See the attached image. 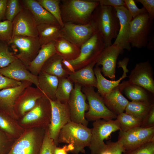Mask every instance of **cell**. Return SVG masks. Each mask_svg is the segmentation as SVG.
Wrapping results in <instances>:
<instances>
[{"label": "cell", "mask_w": 154, "mask_h": 154, "mask_svg": "<svg viewBox=\"0 0 154 154\" xmlns=\"http://www.w3.org/2000/svg\"><path fill=\"white\" fill-rule=\"evenodd\" d=\"M91 19L94 23L105 47L111 45L112 40L117 37L119 28L115 8L99 4L94 11Z\"/></svg>", "instance_id": "6da1fadb"}, {"label": "cell", "mask_w": 154, "mask_h": 154, "mask_svg": "<svg viewBox=\"0 0 154 154\" xmlns=\"http://www.w3.org/2000/svg\"><path fill=\"white\" fill-rule=\"evenodd\" d=\"M97 0H62L60 7L63 23L84 24L91 20L93 12L99 5Z\"/></svg>", "instance_id": "7a4b0ae2"}, {"label": "cell", "mask_w": 154, "mask_h": 154, "mask_svg": "<svg viewBox=\"0 0 154 154\" xmlns=\"http://www.w3.org/2000/svg\"><path fill=\"white\" fill-rule=\"evenodd\" d=\"M91 136L92 128L71 121L60 130L57 143L72 144L74 149L71 153L74 154L84 153L85 148L90 146Z\"/></svg>", "instance_id": "3957f363"}, {"label": "cell", "mask_w": 154, "mask_h": 154, "mask_svg": "<svg viewBox=\"0 0 154 154\" xmlns=\"http://www.w3.org/2000/svg\"><path fill=\"white\" fill-rule=\"evenodd\" d=\"M92 128V136L89 147L91 154H100L107 148L104 140L113 132L121 128L116 119L106 120L99 119L94 121Z\"/></svg>", "instance_id": "277c9868"}, {"label": "cell", "mask_w": 154, "mask_h": 154, "mask_svg": "<svg viewBox=\"0 0 154 154\" xmlns=\"http://www.w3.org/2000/svg\"><path fill=\"white\" fill-rule=\"evenodd\" d=\"M82 90L88 101L89 109L85 116L88 121L99 119L106 120L116 119L117 115L106 106L101 96L95 91L94 88L83 87Z\"/></svg>", "instance_id": "5b68a950"}, {"label": "cell", "mask_w": 154, "mask_h": 154, "mask_svg": "<svg viewBox=\"0 0 154 154\" xmlns=\"http://www.w3.org/2000/svg\"><path fill=\"white\" fill-rule=\"evenodd\" d=\"M105 47L100 35L97 31L81 46L78 57L68 61L75 70H78L97 60Z\"/></svg>", "instance_id": "8992f818"}, {"label": "cell", "mask_w": 154, "mask_h": 154, "mask_svg": "<svg viewBox=\"0 0 154 154\" xmlns=\"http://www.w3.org/2000/svg\"><path fill=\"white\" fill-rule=\"evenodd\" d=\"M153 20L147 13L132 19L128 38V43L131 47L141 48L147 45Z\"/></svg>", "instance_id": "52a82bcc"}, {"label": "cell", "mask_w": 154, "mask_h": 154, "mask_svg": "<svg viewBox=\"0 0 154 154\" xmlns=\"http://www.w3.org/2000/svg\"><path fill=\"white\" fill-rule=\"evenodd\" d=\"M8 43L18 49L19 52L15 56L27 67L36 56L41 47L38 37L15 36Z\"/></svg>", "instance_id": "ba28073f"}, {"label": "cell", "mask_w": 154, "mask_h": 154, "mask_svg": "<svg viewBox=\"0 0 154 154\" xmlns=\"http://www.w3.org/2000/svg\"><path fill=\"white\" fill-rule=\"evenodd\" d=\"M48 98L51 106L48 132L50 137L57 145L58 137L60 130L65 125L71 121L70 111L68 103H62L56 100H52Z\"/></svg>", "instance_id": "9c48e42d"}, {"label": "cell", "mask_w": 154, "mask_h": 154, "mask_svg": "<svg viewBox=\"0 0 154 154\" xmlns=\"http://www.w3.org/2000/svg\"><path fill=\"white\" fill-rule=\"evenodd\" d=\"M97 31L96 25L92 19L84 24L64 23L62 27V38L80 48Z\"/></svg>", "instance_id": "30bf717a"}, {"label": "cell", "mask_w": 154, "mask_h": 154, "mask_svg": "<svg viewBox=\"0 0 154 154\" xmlns=\"http://www.w3.org/2000/svg\"><path fill=\"white\" fill-rule=\"evenodd\" d=\"M153 141H154V126L148 128L137 127L126 131L120 130L117 141L125 151Z\"/></svg>", "instance_id": "8fae6325"}, {"label": "cell", "mask_w": 154, "mask_h": 154, "mask_svg": "<svg viewBox=\"0 0 154 154\" xmlns=\"http://www.w3.org/2000/svg\"><path fill=\"white\" fill-rule=\"evenodd\" d=\"M82 86L75 83L74 88L70 94L68 104L71 121L87 126L88 121L85 117V113L89 109L86 102L85 95L82 90Z\"/></svg>", "instance_id": "7c38bea8"}, {"label": "cell", "mask_w": 154, "mask_h": 154, "mask_svg": "<svg viewBox=\"0 0 154 154\" xmlns=\"http://www.w3.org/2000/svg\"><path fill=\"white\" fill-rule=\"evenodd\" d=\"M12 23V38L19 35L38 37L37 25L35 19L31 12L23 6Z\"/></svg>", "instance_id": "4fadbf2b"}, {"label": "cell", "mask_w": 154, "mask_h": 154, "mask_svg": "<svg viewBox=\"0 0 154 154\" xmlns=\"http://www.w3.org/2000/svg\"><path fill=\"white\" fill-rule=\"evenodd\" d=\"M123 51L119 46L113 43L105 47L97 59L96 65H101V72L104 76L109 78L111 80H115L117 60Z\"/></svg>", "instance_id": "5bb4252c"}, {"label": "cell", "mask_w": 154, "mask_h": 154, "mask_svg": "<svg viewBox=\"0 0 154 154\" xmlns=\"http://www.w3.org/2000/svg\"><path fill=\"white\" fill-rule=\"evenodd\" d=\"M51 116L50 103L44 94L38 100L35 107L24 116L21 123L28 124L36 121L38 123L40 126L46 128L50 124Z\"/></svg>", "instance_id": "9a60e30c"}, {"label": "cell", "mask_w": 154, "mask_h": 154, "mask_svg": "<svg viewBox=\"0 0 154 154\" xmlns=\"http://www.w3.org/2000/svg\"><path fill=\"white\" fill-rule=\"evenodd\" d=\"M153 68L148 60L137 63L131 71L127 81L137 85L154 94V80Z\"/></svg>", "instance_id": "2e32d148"}, {"label": "cell", "mask_w": 154, "mask_h": 154, "mask_svg": "<svg viewBox=\"0 0 154 154\" xmlns=\"http://www.w3.org/2000/svg\"><path fill=\"white\" fill-rule=\"evenodd\" d=\"M43 139L38 141L35 133L29 131L17 140L7 154H39Z\"/></svg>", "instance_id": "e0dca14e"}, {"label": "cell", "mask_w": 154, "mask_h": 154, "mask_svg": "<svg viewBox=\"0 0 154 154\" xmlns=\"http://www.w3.org/2000/svg\"><path fill=\"white\" fill-rule=\"evenodd\" d=\"M32 83L22 81L19 85L0 91V110L10 117L16 116L14 108L15 102L20 95Z\"/></svg>", "instance_id": "ac0fdd59"}, {"label": "cell", "mask_w": 154, "mask_h": 154, "mask_svg": "<svg viewBox=\"0 0 154 154\" xmlns=\"http://www.w3.org/2000/svg\"><path fill=\"white\" fill-rule=\"evenodd\" d=\"M0 73L16 81L30 82L39 88L38 76L32 74L17 58L7 66L0 68Z\"/></svg>", "instance_id": "d6986e66"}, {"label": "cell", "mask_w": 154, "mask_h": 154, "mask_svg": "<svg viewBox=\"0 0 154 154\" xmlns=\"http://www.w3.org/2000/svg\"><path fill=\"white\" fill-rule=\"evenodd\" d=\"M129 60L128 58L125 57L118 62L117 67H121L123 69V72L122 76L117 80H109L106 79L102 74L101 68L99 66L96 65L94 68V70L97 81L96 88L98 93L102 97L118 86L123 79L127 77V73L129 72V70L127 68V66Z\"/></svg>", "instance_id": "ffe728a7"}, {"label": "cell", "mask_w": 154, "mask_h": 154, "mask_svg": "<svg viewBox=\"0 0 154 154\" xmlns=\"http://www.w3.org/2000/svg\"><path fill=\"white\" fill-rule=\"evenodd\" d=\"M44 95L38 88L29 86L17 99L14 106L16 115L24 116L36 106L38 100Z\"/></svg>", "instance_id": "44dd1931"}, {"label": "cell", "mask_w": 154, "mask_h": 154, "mask_svg": "<svg viewBox=\"0 0 154 154\" xmlns=\"http://www.w3.org/2000/svg\"><path fill=\"white\" fill-rule=\"evenodd\" d=\"M115 8L119 21V28L114 43L119 45L123 50L129 51L131 46L128 42V35L130 23L133 18L125 6Z\"/></svg>", "instance_id": "7402d4cb"}, {"label": "cell", "mask_w": 154, "mask_h": 154, "mask_svg": "<svg viewBox=\"0 0 154 154\" xmlns=\"http://www.w3.org/2000/svg\"><path fill=\"white\" fill-rule=\"evenodd\" d=\"M119 86L122 92L131 101L146 104H153L154 94L139 86L123 81Z\"/></svg>", "instance_id": "603a6c76"}, {"label": "cell", "mask_w": 154, "mask_h": 154, "mask_svg": "<svg viewBox=\"0 0 154 154\" xmlns=\"http://www.w3.org/2000/svg\"><path fill=\"white\" fill-rule=\"evenodd\" d=\"M22 6L31 13L37 25L41 24L59 25L55 18L36 0H20Z\"/></svg>", "instance_id": "cb8c5ba5"}, {"label": "cell", "mask_w": 154, "mask_h": 154, "mask_svg": "<svg viewBox=\"0 0 154 154\" xmlns=\"http://www.w3.org/2000/svg\"><path fill=\"white\" fill-rule=\"evenodd\" d=\"M97 60L84 67L69 74L68 78L72 82L77 83L83 87L96 88L97 81L94 67Z\"/></svg>", "instance_id": "d4e9b609"}, {"label": "cell", "mask_w": 154, "mask_h": 154, "mask_svg": "<svg viewBox=\"0 0 154 154\" xmlns=\"http://www.w3.org/2000/svg\"><path fill=\"white\" fill-rule=\"evenodd\" d=\"M102 98L108 108L117 116L124 112L129 102L123 96L119 85Z\"/></svg>", "instance_id": "484cf974"}, {"label": "cell", "mask_w": 154, "mask_h": 154, "mask_svg": "<svg viewBox=\"0 0 154 154\" xmlns=\"http://www.w3.org/2000/svg\"><path fill=\"white\" fill-rule=\"evenodd\" d=\"M56 53L54 42L41 46L37 54L27 69L33 74L37 76L45 63Z\"/></svg>", "instance_id": "4316f807"}, {"label": "cell", "mask_w": 154, "mask_h": 154, "mask_svg": "<svg viewBox=\"0 0 154 154\" xmlns=\"http://www.w3.org/2000/svg\"><path fill=\"white\" fill-rule=\"evenodd\" d=\"M37 76L39 88L49 99L56 100V93L59 78L42 71L40 72Z\"/></svg>", "instance_id": "83f0119b"}, {"label": "cell", "mask_w": 154, "mask_h": 154, "mask_svg": "<svg viewBox=\"0 0 154 154\" xmlns=\"http://www.w3.org/2000/svg\"><path fill=\"white\" fill-rule=\"evenodd\" d=\"M37 29L41 46L62 37V27L59 25L41 24L37 25Z\"/></svg>", "instance_id": "f1b7e54d"}, {"label": "cell", "mask_w": 154, "mask_h": 154, "mask_svg": "<svg viewBox=\"0 0 154 154\" xmlns=\"http://www.w3.org/2000/svg\"><path fill=\"white\" fill-rule=\"evenodd\" d=\"M54 42L56 53L63 59L71 60L79 56L80 48L66 39L60 37Z\"/></svg>", "instance_id": "f546056e"}, {"label": "cell", "mask_w": 154, "mask_h": 154, "mask_svg": "<svg viewBox=\"0 0 154 154\" xmlns=\"http://www.w3.org/2000/svg\"><path fill=\"white\" fill-rule=\"evenodd\" d=\"M62 58L57 53L50 57L45 63L41 71L59 78H68L69 73L64 69Z\"/></svg>", "instance_id": "4dcf8cb0"}, {"label": "cell", "mask_w": 154, "mask_h": 154, "mask_svg": "<svg viewBox=\"0 0 154 154\" xmlns=\"http://www.w3.org/2000/svg\"><path fill=\"white\" fill-rule=\"evenodd\" d=\"M74 87L73 83L68 78H59L56 93V100L62 103H68Z\"/></svg>", "instance_id": "1f68e13d"}, {"label": "cell", "mask_w": 154, "mask_h": 154, "mask_svg": "<svg viewBox=\"0 0 154 154\" xmlns=\"http://www.w3.org/2000/svg\"><path fill=\"white\" fill-rule=\"evenodd\" d=\"M154 105V104H146L132 101L129 102L125 111V113L143 121Z\"/></svg>", "instance_id": "d6a6232c"}, {"label": "cell", "mask_w": 154, "mask_h": 154, "mask_svg": "<svg viewBox=\"0 0 154 154\" xmlns=\"http://www.w3.org/2000/svg\"><path fill=\"white\" fill-rule=\"evenodd\" d=\"M116 119L119 124L121 130L123 131L141 127L142 122L141 120L124 112L118 115Z\"/></svg>", "instance_id": "836d02e7"}, {"label": "cell", "mask_w": 154, "mask_h": 154, "mask_svg": "<svg viewBox=\"0 0 154 154\" xmlns=\"http://www.w3.org/2000/svg\"><path fill=\"white\" fill-rule=\"evenodd\" d=\"M39 3L50 13L62 27L64 23L62 19L60 7V0H37Z\"/></svg>", "instance_id": "e575fe53"}, {"label": "cell", "mask_w": 154, "mask_h": 154, "mask_svg": "<svg viewBox=\"0 0 154 154\" xmlns=\"http://www.w3.org/2000/svg\"><path fill=\"white\" fill-rule=\"evenodd\" d=\"M8 42L0 40V68L6 67L17 58L9 50Z\"/></svg>", "instance_id": "d590c367"}, {"label": "cell", "mask_w": 154, "mask_h": 154, "mask_svg": "<svg viewBox=\"0 0 154 154\" xmlns=\"http://www.w3.org/2000/svg\"><path fill=\"white\" fill-rule=\"evenodd\" d=\"M11 117L0 110V128L8 136L15 135L16 131Z\"/></svg>", "instance_id": "8d00e7d4"}, {"label": "cell", "mask_w": 154, "mask_h": 154, "mask_svg": "<svg viewBox=\"0 0 154 154\" xmlns=\"http://www.w3.org/2000/svg\"><path fill=\"white\" fill-rule=\"evenodd\" d=\"M22 7L20 0H8L6 10V20L12 22Z\"/></svg>", "instance_id": "74e56055"}, {"label": "cell", "mask_w": 154, "mask_h": 154, "mask_svg": "<svg viewBox=\"0 0 154 154\" xmlns=\"http://www.w3.org/2000/svg\"><path fill=\"white\" fill-rule=\"evenodd\" d=\"M57 145L49 135L48 127L46 129L45 132L39 154H54Z\"/></svg>", "instance_id": "f35d334b"}, {"label": "cell", "mask_w": 154, "mask_h": 154, "mask_svg": "<svg viewBox=\"0 0 154 154\" xmlns=\"http://www.w3.org/2000/svg\"><path fill=\"white\" fill-rule=\"evenodd\" d=\"M12 33L11 22L5 20L0 22V40L9 42L11 39Z\"/></svg>", "instance_id": "ab89813d"}, {"label": "cell", "mask_w": 154, "mask_h": 154, "mask_svg": "<svg viewBox=\"0 0 154 154\" xmlns=\"http://www.w3.org/2000/svg\"><path fill=\"white\" fill-rule=\"evenodd\" d=\"M123 154H154V141L145 143L129 151H125Z\"/></svg>", "instance_id": "60d3db41"}, {"label": "cell", "mask_w": 154, "mask_h": 154, "mask_svg": "<svg viewBox=\"0 0 154 154\" xmlns=\"http://www.w3.org/2000/svg\"><path fill=\"white\" fill-rule=\"evenodd\" d=\"M124 1L125 7L128 10L133 19L140 15L147 13L144 7L141 8L138 7L134 0H124Z\"/></svg>", "instance_id": "b9f144b4"}, {"label": "cell", "mask_w": 154, "mask_h": 154, "mask_svg": "<svg viewBox=\"0 0 154 154\" xmlns=\"http://www.w3.org/2000/svg\"><path fill=\"white\" fill-rule=\"evenodd\" d=\"M21 82L13 80L0 73V91L17 86L21 84Z\"/></svg>", "instance_id": "7bdbcfd3"}, {"label": "cell", "mask_w": 154, "mask_h": 154, "mask_svg": "<svg viewBox=\"0 0 154 154\" xmlns=\"http://www.w3.org/2000/svg\"><path fill=\"white\" fill-rule=\"evenodd\" d=\"M135 1L139 2L143 5L150 18L153 20L154 18V0H137Z\"/></svg>", "instance_id": "ee69618b"}, {"label": "cell", "mask_w": 154, "mask_h": 154, "mask_svg": "<svg viewBox=\"0 0 154 154\" xmlns=\"http://www.w3.org/2000/svg\"><path fill=\"white\" fill-rule=\"evenodd\" d=\"M154 126V105L142 121L141 127L148 128Z\"/></svg>", "instance_id": "f6af8a7d"}, {"label": "cell", "mask_w": 154, "mask_h": 154, "mask_svg": "<svg viewBox=\"0 0 154 154\" xmlns=\"http://www.w3.org/2000/svg\"><path fill=\"white\" fill-rule=\"evenodd\" d=\"M99 4L102 5L112 7L114 8L125 6L123 0H97Z\"/></svg>", "instance_id": "bcb514c9"}, {"label": "cell", "mask_w": 154, "mask_h": 154, "mask_svg": "<svg viewBox=\"0 0 154 154\" xmlns=\"http://www.w3.org/2000/svg\"><path fill=\"white\" fill-rule=\"evenodd\" d=\"M110 147L113 154H122L125 151L121 145L118 141L112 142L110 141L106 143Z\"/></svg>", "instance_id": "7dc6e473"}, {"label": "cell", "mask_w": 154, "mask_h": 154, "mask_svg": "<svg viewBox=\"0 0 154 154\" xmlns=\"http://www.w3.org/2000/svg\"><path fill=\"white\" fill-rule=\"evenodd\" d=\"M9 141V136L0 128V154L6 147Z\"/></svg>", "instance_id": "c3c4849f"}, {"label": "cell", "mask_w": 154, "mask_h": 154, "mask_svg": "<svg viewBox=\"0 0 154 154\" xmlns=\"http://www.w3.org/2000/svg\"><path fill=\"white\" fill-rule=\"evenodd\" d=\"M74 149V147L71 144L65 145L62 147H56L54 150V154H68L67 152H71Z\"/></svg>", "instance_id": "681fc988"}, {"label": "cell", "mask_w": 154, "mask_h": 154, "mask_svg": "<svg viewBox=\"0 0 154 154\" xmlns=\"http://www.w3.org/2000/svg\"><path fill=\"white\" fill-rule=\"evenodd\" d=\"M7 0H0V22L6 20V10Z\"/></svg>", "instance_id": "f907efd6"}, {"label": "cell", "mask_w": 154, "mask_h": 154, "mask_svg": "<svg viewBox=\"0 0 154 154\" xmlns=\"http://www.w3.org/2000/svg\"><path fill=\"white\" fill-rule=\"evenodd\" d=\"M62 64L64 69L69 74L74 72L76 71L73 66L68 60L63 59Z\"/></svg>", "instance_id": "816d5d0a"}, {"label": "cell", "mask_w": 154, "mask_h": 154, "mask_svg": "<svg viewBox=\"0 0 154 154\" xmlns=\"http://www.w3.org/2000/svg\"><path fill=\"white\" fill-rule=\"evenodd\" d=\"M106 149L100 154H113V152L109 146L107 144Z\"/></svg>", "instance_id": "f5cc1de1"}]
</instances>
